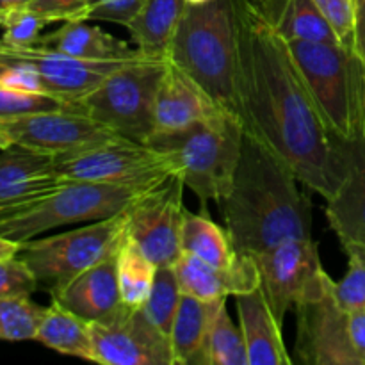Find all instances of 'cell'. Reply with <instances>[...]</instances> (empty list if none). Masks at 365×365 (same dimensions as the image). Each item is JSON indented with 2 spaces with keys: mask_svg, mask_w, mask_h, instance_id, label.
<instances>
[{
  "mask_svg": "<svg viewBox=\"0 0 365 365\" xmlns=\"http://www.w3.org/2000/svg\"><path fill=\"white\" fill-rule=\"evenodd\" d=\"M185 7V0H146L141 13L127 27L132 45L146 57H168L171 36Z\"/></svg>",
  "mask_w": 365,
  "mask_h": 365,
  "instance_id": "26",
  "label": "cell"
},
{
  "mask_svg": "<svg viewBox=\"0 0 365 365\" xmlns=\"http://www.w3.org/2000/svg\"><path fill=\"white\" fill-rule=\"evenodd\" d=\"M34 46L88 61H134L143 56L134 45L109 34L88 20L63 21L59 29L38 39Z\"/></svg>",
  "mask_w": 365,
  "mask_h": 365,
  "instance_id": "22",
  "label": "cell"
},
{
  "mask_svg": "<svg viewBox=\"0 0 365 365\" xmlns=\"http://www.w3.org/2000/svg\"><path fill=\"white\" fill-rule=\"evenodd\" d=\"M252 257L259 267L260 287L282 324L292 307L321 299L330 289L331 277L321 264L319 245L312 237L291 239Z\"/></svg>",
  "mask_w": 365,
  "mask_h": 365,
  "instance_id": "10",
  "label": "cell"
},
{
  "mask_svg": "<svg viewBox=\"0 0 365 365\" xmlns=\"http://www.w3.org/2000/svg\"><path fill=\"white\" fill-rule=\"evenodd\" d=\"M53 164L64 180L138 189L152 187L173 173V166L164 153L146 143L121 135L77 152L53 155Z\"/></svg>",
  "mask_w": 365,
  "mask_h": 365,
  "instance_id": "9",
  "label": "cell"
},
{
  "mask_svg": "<svg viewBox=\"0 0 365 365\" xmlns=\"http://www.w3.org/2000/svg\"><path fill=\"white\" fill-rule=\"evenodd\" d=\"M225 303L227 299L205 302L182 292L170 335L175 365H200L210 324Z\"/></svg>",
  "mask_w": 365,
  "mask_h": 365,
  "instance_id": "24",
  "label": "cell"
},
{
  "mask_svg": "<svg viewBox=\"0 0 365 365\" xmlns=\"http://www.w3.org/2000/svg\"><path fill=\"white\" fill-rule=\"evenodd\" d=\"M319 13L330 24L337 36L339 43L346 48L353 50V36H355V9L353 0H314Z\"/></svg>",
  "mask_w": 365,
  "mask_h": 365,
  "instance_id": "35",
  "label": "cell"
},
{
  "mask_svg": "<svg viewBox=\"0 0 365 365\" xmlns=\"http://www.w3.org/2000/svg\"><path fill=\"white\" fill-rule=\"evenodd\" d=\"M0 128L13 145L48 155L77 152L118 138L106 125L73 107L0 120Z\"/></svg>",
  "mask_w": 365,
  "mask_h": 365,
  "instance_id": "13",
  "label": "cell"
},
{
  "mask_svg": "<svg viewBox=\"0 0 365 365\" xmlns=\"http://www.w3.org/2000/svg\"><path fill=\"white\" fill-rule=\"evenodd\" d=\"M348 259L344 278L331 282V294L346 312H355L365 309V260L359 255H348Z\"/></svg>",
  "mask_w": 365,
  "mask_h": 365,
  "instance_id": "33",
  "label": "cell"
},
{
  "mask_svg": "<svg viewBox=\"0 0 365 365\" xmlns=\"http://www.w3.org/2000/svg\"><path fill=\"white\" fill-rule=\"evenodd\" d=\"M355 9V36H353V52L365 64V0H353Z\"/></svg>",
  "mask_w": 365,
  "mask_h": 365,
  "instance_id": "40",
  "label": "cell"
},
{
  "mask_svg": "<svg viewBox=\"0 0 365 365\" xmlns=\"http://www.w3.org/2000/svg\"><path fill=\"white\" fill-rule=\"evenodd\" d=\"M225 113L209 93L168 59L166 71L155 100V132H171L191 127Z\"/></svg>",
  "mask_w": 365,
  "mask_h": 365,
  "instance_id": "19",
  "label": "cell"
},
{
  "mask_svg": "<svg viewBox=\"0 0 365 365\" xmlns=\"http://www.w3.org/2000/svg\"><path fill=\"white\" fill-rule=\"evenodd\" d=\"M285 43L327 127L337 138H364L365 64L359 56L341 43Z\"/></svg>",
  "mask_w": 365,
  "mask_h": 365,
  "instance_id": "5",
  "label": "cell"
},
{
  "mask_svg": "<svg viewBox=\"0 0 365 365\" xmlns=\"http://www.w3.org/2000/svg\"><path fill=\"white\" fill-rule=\"evenodd\" d=\"M46 307L32 302L31 296L0 298V341H34Z\"/></svg>",
  "mask_w": 365,
  "mask_h": 365,
  "instance_id": "30",
  "label": "cell"
},
{
  "mask_svg": "<svg viewBox=\"0 0 365 365\" xmlns=\"http://www.w3.org/2000/svg\"><path fill=\"white\" fill-rule=\"evenodd\" d=\"M182 298V289L178 284L173 266H159L153 278L152 291L145 303V312L153 324L170 339L173 328L175 314Z\"/></svg>",
  "mask_w": 365,
  "mask_h": 365,
  "instance_id": "31",
  "label": "cell"
},
{
  "mask_svg": "<svg viewBox=\"0 0 365 365\" xmlns=\"http://www.w3.org/2000/svg\"><path fill=\"white\" fill-rule=\"evenodd\" d=\"M146 0H91L89 20L110 21L127 29L141 13Z\"/></svg>",
  "mask_w": 365,
  "mask_h": 365,
  "instance_id": "38",
  "label": "cell"
},
{
  "mask_svg": "<svg viewBox=\"0 0 365 365\" xmlns=\"http://www.w3.org/2000/svg\"><path fill=\"white\" fill-rule=\"evenodd\" d=\"M344 175L337 192L324 207L330 228L342 248L365 242V135L356 139L339 138Z\"/></svg>",
  "mask_w": 365,
  "mask_h": 365,
  "instance_id": "16",
  "label": "cell"
},
{
  "mask_svg": "<svg viewBox=\"0 0 365 365\" xmlns=\"http://www.w3.org/2000/svg\"><path fill=\"white\" fill-rule=\"evenodd\" d=\"M50 296L52 302H57L88 323L106 321L123 305L118 285L116 257L89 267L61 287L52 289Z\"/></svg>",
  "mask_w": 365,
  "mask_h": 365,
  "instance_id": "20",
  "label": "cell"
},
{
  "mask_svg": "<svg viewBox=\"0 0 365 365\" xmlns=\"http://www.w3.org/2000/svg\"><path fill=\"white\" fill-rule=\"evenodd\" d=\"M200 365H248V351L241 327L234 324L227 312V303L217 310L210 324Z\"/></svg>",
  "mask_w": 365,
  "mask_h": 365,
  "instance_id": "29",
  "label": "cell"
},
{
  "mask_svg": "<svg viewBox=\"0 0 365 365\" xmlns=\"http://www.w3.org/2000/svg\"><path fill=\"white\" fill-rule=\"evenodd\" d=\"M298 182L269 146L245 132L232 191L217 203L237 253L255 255L291 239L312 237V209Z\"/></svg>",
  "mask_w": 365,
  "mask_h": 365,
  "instance_id": "2",
  "label": "cell"
},
{
  "mask_svg": "<svg viewBox=\"0 0 365 365\" xmlns=\"http://www.w3.org/2000/svg\"><path fill=\"white\" fill-rule=\"evenodd\" d=\"M9 146H13V141H11L9 135H7L6 132L0 128V152H2V150H6V148H9Z\"/></svg>",
  "mask_w": 365,
  "mask_h": 365,
  "instance_id": "44",
  "label": "cell"
},
{
  "mask_svg": "<svg viewBox=\"0 0 365 365\" xmlns=\"http://www.w3.org/2000/svg\"><path fill=\"white\" fill-rule=\"evenodd\" d=\"M349 339L360 365H365V309L348 312Z\"/></svg>",
  "mask_w": 365,
  "mask_h": 365,
  "instance_id": "39",
  "label": "cell"
},
{
  "mask_svg": "<svg viewBox=\"0 0 365 365\" xmlns=\"http://www.w3.org/2000/svg\"><path fill=\"white\" fill-rule=\"evenodd\" d=\"M34 341L61 355L95 362L91 323L70 312L57 302L46 307Z\"/></svg>",
  "mask_w": 365,
  "mask_h": 365,
  "instance_id": "25",
  "label": "cell"
},
{
  "mask_svg": "<svg viewBox=\"0 0 365 365\" xmlns=\"http://www.w3.org/2000/svg\"><path fill=\"white\" fill-rule=\"evenodd\" d=\"M4 50L31 64L41 77L43 88L48 95L64 100L68 106L84 98L98 88L103 78L127 61H88L39 46L14 48L0 43Z\"/></svg>",
  "mask_w": 365,
  "mask_h": 365,
  "instance_id": "15",
  "label": "cell"
},
{
  "mask_svg": "<svg viewBox=\"0 0 365 365\" xmlns=\"http://www.w3.org/2000/svg\"><path fill=\"white\" fill-rule=\"evenodd\" d=\"M245 128L228 113L171 132H155L146 145L170 159L173 173L195 192L205 209L220 203L234 185L242 152Z\"/></svg>",
  "mask_w": 365,
  "mask_h": 365,
  "instance_id": "4",
  "label": "cell"
},
{
  "mask_svg": "<svg viewBox=\"0 0 365 365\" xmlns=\"http://www.w3.org/2000/svg\"><path fill=\"white\" fill-rule=\"evenodd\" d=\"M53 155L13 145L0 152V220L63 184Z\"/></svg>",
  "mask_w": 365,
  "mask_h": 365,
  "instance_id": "17",
  "label": "cell"
},
{
  "mask_svg": "<svg viewBox=\"0 0 365 365\" xmlns=\"http://www.w3.org/2000/svg\"><path fill=\"white\" fill-rule=\"evenodd\" d=\"M296 353L303 364L360 365L349 339L348 312L335 302L331 284L321 299L296 307Z\"/></svg>",
  "mask_w": 365,
  "mask_h": 365,
  "instance_id": "14",
  "label": "cell"
},
{
  "mask_svg": "<svg viewBox=\"0 0 365 365\" xmlns=\"http://www.w3.org/2000/svg\"><path fill=\"white\" fill-rule=\"evenodd\" d=\"M46 25H48V21L45 18L25 7V9L13 13L4 21V34L0 38V43L14 46V48L34 46L38 39L41 38L43 27H46Z\"/></svg>",
  "mask_w": 365,
  "mask_h": 365,
  "instance_id": "34",
  "label": "cell"
},
{
  "mask_svg": "<svg viewBox=\"0 0 365 365\" xmlns=\"http://www.w3.org/2000/svg\"><path fill=\"white\" fill-rule=\"evenodd\" d=\"M173 267L182 292L205 302L245 294L260 285L259 267L252 255H242L232 267H216L191 253L182 252Z\"/></svg>",
  "mask_w": 365,
  "mask_h": 365,
  "instance_id": "18",
  "label": "cell"
},
{
  "mask_svg": "<svg viewBox=\"0 0 365 365\" xmlns=\"http://www.w3.org/2000/svg\"><path fill=\"white\" fill-rule=\"evenodd\" d=\"M38 287V280L20 257L0 260V298L31 296Z\"/></svg>",
  "mask_w": 365,
  "mask_h": 365,
  "instance_id": "36",
  "label": "cell"
},
{
  "mask_svg": "<svg viewBox=\"0 0 365 365\" xmlns=\"http://www.w3.org/2000/svg\"><path fill=\"white\" fill-rule=\"evenodd\" d=\"M344 252H346V255H359L365 260V242H364V245H359V246H351V248L344 250Z\"/></svg>",
  "mask_w": 365,
  "mask_h": 365,
  "instance_id": "43",
  "label": "cell"
},
{
  "mask_svg": "<svg viewBox=\"0 0 365 365\" xmlns=\"http://www.w3.org/2000/svg\"><path fill=\"white\" fill-rule=\"evenodd\" d=\"M166 66L168 57L127 61L70 107L82 110L121 138L148 143L155 134V100Z\"/></svg>",
  "mask_w": 365,
  "mask_h": 365,
  "instance_id": "6",
  "label": "cell"
},
{
  "mask_svg": "<svg viewBox=\"0 0 365 365\" xmlns=\"http://www.w3.org/2000/svg\"><path fill=\"white\" fill-rule=\"evenodd\" d=\"M18 252H20V242H14V241H9V239L0 237V260L16 257Z\"/></svg>",
  "mask_w": 365,
  "mask_h": 365,
  "instance_id": "42",
  "label": "cell"
},
{
  "mask_svg": "<svg viewBox=\"0 0 365 365\" xmlns=\"http://www.w3.org/2000/svg\"><path fill=\"white\" fill-rule=\"evenodd\" d=\"M184 182L171 173L159 184L145 189L128 205L127 237L159 266H173L182 253L184 225Z\"/></svg>",
  "mask_w": 365,
  "mask_h": 365,
  "instance_id": "11",
  "label": "cell"
},
{
  "mask_svg": "<svg viewBox=\"0 0 365 365\" xmlns=\"http://www.w3.org/2000/svg\"><path fill=\"white\" fill-rule=\"evenodd\" d=\"M95 364L175 365L171 342L146 316L145 309L121 305L106 321L91 324Z\"/></svg>",
  "mask_w": 365,
  "mask_h": 365,
  "instance_id": "12",
  "label": "cell"
},
{
  "mask_svg": "<svg viewBox=\"0 0 365 365\" xmlns=\"http://www.w3.org/2000/svg\"><path fill=\"white\" fill-rule=\"evenodd\" d=\"M239 323L248 351V365H291L282 323L274 317L264 289L257 287L235 296Z\"/></svg>",
  "mask_w": 365,
  "mask_h": 365,
  "instance_id": "21",
  "label": "cell"
},
{
  "mask_svg": "<svg viewBox=\"0 0 365 365\" xmlns=\"http://www.w3.org/2000/svg\"><path fill=\"white\" fill-rule=\"evenodd\" d=\"M64 100L48 93L20 91V89H9L0 86V120L24 116V114L45 113V110L66 109Z\"/></svg>",
  "mask_w": 365,
  "mask_h": 365,
  "instance_id": "32",
  "label": "cell"
},
{
  "mask_svg": "<svg viewBox=\"0 0 365 365\" xmlns=\"http://www.w3.org/2000/svg\"><path fill=\"white\" fill-rule=\"evenodd\" d=\"M253 13L282 39L339 43L314 0H250Z\"/></svg>",
  "mask_w": 365,
  "mask_h": 365,
  "instance_id": "23",
  "label": "cell"
},
{
  "mask_svg": "<svg viewBox=\"0 0 365 365\" xmlns=\"http://www.w3.org/2000/svg\"><path fill=\"white\" fill-rule=\"evenodd\" d=\"M145 189L64 180L56 189L0 220V237L25 242L52 228L106 220L127 209Z\"/></svg>",
  "mask_w": 365,
  "mask_h": 365,
  "instance_id": "7",
  "label": "cell"
},
{
  "mask_svg": "<svg viewBox=\"0 0 365 365\" xmlns=\"http://www.w3.org/2000/svg\"><path fill=\"white\" fill-rule=\"evenodd\" d=\"M239 0L187 6L168 46V59L195 78L210 98L245 123L237 36Z\"/></svg>",
  "mask_w": 365,
  "mask_h": 365,
  "instance_id": "3",
  "label": "cell"
},
{
  "mask_svg": "<svg viewBox=\"0 0 365 365\" xmlns=\"http://www.w3.org/2000/svg\"><path fill=\"white\" fill-rule=\"evenodd\" d=\"M182 252H187L216 267H232L241 260L230 235L225 228L214 223L207 210L195 214L185 210L180 235Z\"/></svg>",
  "mask_w": 365,
  "mask_h": 365,
  "instance_id": "27",
  "label": "cell"
},
{
  "mask_svg": "<svg viewBox=\"0 0 365 365\" xmlns=\"http://www.w3.org/2000/svg\"><path fill=\"white\" fill-rule=\"evenodd\" d=\"M127 209L64 234L29 239L20 245L18 257L34 274L38 285L50 292L89 267L118 255L127 241Z\"/></svg>",
  "mask_w": 365,
  "mask_h": 365,
  "instance_id": "8",
  "label": "cell"
},
{
  "mask_svg": "<svg viewBox=\"0 0 365 365\" xmlns=\"http://www.w3.org/2000/svg\"><path fill=\"white\" fill-rule=\"evenodd\" d=\"M29 9L45 18L48 24L89 20L91 0H32Z\"/></svg>",
  "mask_w": 365,
  "mask_h": 365,
  "instance_id": "37",
  "label": "cell"
},
{
  "mask_svg": "<svg viewBox=\"0 0 365 365\" xmlns=\"http://www.w3.org/2000/svg\"><path fill=\"white\" fill-rule=\"evenodd\" d=\"M185 2H187V6H198V4H205L209 0H185Z\"/></svg>",
  "mask_w": 365,
  "mask_h": 365,
  "instance_id": "45",
  "label": "cell"
},
{
  "mask_svg": "<svg viewBox=\"0 0 365 365\" xmlns=\"http://www.w3.org/2000/svg\"><path fill=\"white\" fill-rule=\"evenodd\" d=\"M241 100L246 134L259 138L324 202L344 175L339 138L327 127L285 39L271 31L250 0L237 2Z\"/></svg>",
  "mask_w": 365,
  "mask_h": 365,
  "instance_id": "1",
  "label": "cell"
},
{
  "mask_svg": "<svg viewBox=\"0 0 365 365\" xmlns=\"http://www.w3.org/2000/svg\"><path fill=\"white\" fill-rule=\"evenodd\" d=\"M116 269L123 305L132 309L145 307L155 278V264L141 252L134 241L127 237L116 255Z\"/></svg>",
  "mask_w": 365,
  "mask_h": 365,
  "instance_id": "28",
  "label": "cell"
},
{
  "mask_svg": "<svg viewBox=\"0 0 365 365\" xmlns=\"http://www.w3.org/2000/svg\"><path fill=\"white\" fill-rule=\"evenodd\" d=\"M31 2L32 0H0V27H2V24L11 16V14L29 7Z\"/></svg>",
  "mask_w": 365,
  "mask_h": 365,
  "instance_id": "41",
  "label": "cell"
}]
</instances>
